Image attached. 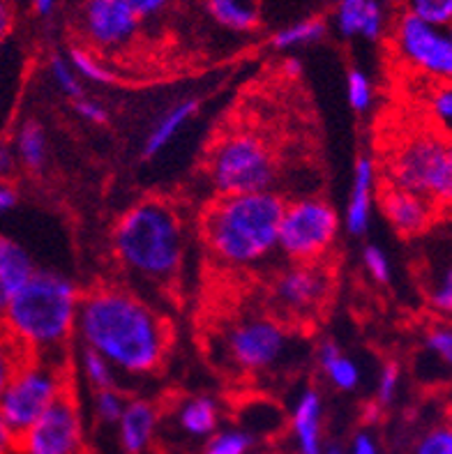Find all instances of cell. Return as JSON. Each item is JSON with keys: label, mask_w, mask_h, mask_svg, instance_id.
Instances as JSON below:
<instances>
[{"label": "cell", "mask_w": 452, "mask_h": 454, "mask_svg": "<svg viewBox=\"0 0 452 454\" xmlns=\"http://www.w3.org/2000/svg\"><path fill=\"white\" fill-rule=\"evenodd\" d=\"M76 334L81 346L130 376L155 374L171 346L169 321L141 295L118 284H102L81 294Z\"/></svg>", "instance_id": "obj_1"}, {"label": "cell", "mask_w": 452, "mask_h": 454, "mask_svg": "<svg viewBox=\"0 0 452 454\" xmlns=\"http://www.w3.org/2000/svg\"><path fill=\"white\" fill-rule=\"evenodd\" d=\"M111 247L118 265L132 279L171 286L185 261L183 219L169 201L144 199L115 219Z\"/></svg>", "instance_id": "obj_2"}, {"label": "cell", "mask_w": 452, "mask_h": 454, "mask_svg": "<svg viewBox=\"0 0 452 454\" xmlns=\"http://www.w3.org/2000/svg\"><path fill=\"white\" fill-rule=\"evenodd\" d=\"M79 302L81 291L69 277L35 270L0 317V328L26 356H65L76 334Z\"/></svg>", "instance_id": "obj_3"}, {"label": "cell", "mask_w": 452, "mask_h": 454, "mask_svg": "<svg viewBox=\"0 0 452 454\" xmlns=\"http://www.w3.org/2000/svg\"><path fill=\"white\" fill-rule=\"evenodd\" d=\"M287 201L277 192L218 196L203 217L206 247L219 263L247 268L277 252V231Z\"/></svg>", "instance_id": "obj_4"}, {"label": "cell", "mask_w": 452, "mask_h": 454, "mask_svg": "<svg viewBox=\"0 0 452 454\" xmlns=\"http://www.w3.org/2000/svg\"><path fill=\"white\" fill-rule=\"evenodd\" d=\"M69 390L67 356H26L0 395V415L19 436Z\"/></svg>", "instance_id": "obj_5"}, {"label": "cell", "mask_w": 452, "mask_h": 454, "mask_svg": "<svg viewBox=\"0 0 452 454\" xmlns=\"http://www.w3.org/2000/svg\"><path fill=\"white\" fill-rule=\"evenodd\" d=\"M395 187L423 196L439 210L452 199V150L443 134H416L397 145L390 161Z\"/></svg>", "instance_id": "obj_6"}, {"label": "cell", "mask_w": 452, "mask_h": 454, "mask_svg": "<svg viewBox=\"0 0 452 454\" xmlns=\"http://www.w3.org/2000/svg\"><path fill=\"white\" fill-rule=\"evenodd\" d=\"M208 178L218 196L268 192L277 178L275 157L254 134H231L212 148Z\"/></svg>", "instance_id": "obj_7"}, {"label": "cell", "mask_w": 452, "mask_h": 454, "mask_svg": "<svg viewBox=\"0 0 452 454\" xmlns=\"http://www.w3.org/2000/svg\"><path fill=\"white\" fill-rule=\"evenodd\" d=\"M337 210L323 199H296L284 206L277 231V249L293 263H316L330 254L339 236Z\"/></svg>", "instance_id": "obj_8"}, {"label": "cell", "mask_w": 452, "mask_h": 454, "mask_svg": "<svg viewBox=\"0 0 452 454\" xmlns=\"http://www.w3.org/2000/svg\"><path fill=\"white\" fill-rule=\"evenodd\" d=\"M291 344L289 330L268 317H247L224 334V353L229 363L250 374L282 367L291 356Z\"/></svg>", "instance_id": "obj_9"}, {"label": "cell", "mask_w": 452, "mask_h": 454, "mask_svg": "<svg viewBox=\"0 0 452 454\" xmlns=\"http://www.w3.org/2000/svg\"><path fill=\"white\" fill-rule=\"evenodd\" d=\"M393 46L401 63L424 79L446 83L452 76L450 30L401 12L393 30Z\"/></svg>", "instance_id": "obj_10"}, {"label": "cell", "mask_w": 452, "mask_h": 454, "mask_svg": "<svg viewBox=\"0 0 452 454\" xmlns=\"http://www.w3.org/2000/svg\"><path fill=\"white\" fill-rule=\"evenodd\" d=\"M86 429L75 390L44 411L17 436V454H79L83 452Z\"/></svg>", "instance_id": "obj_11"}, {"label": "cell", "mask_w": 452, "mask_h": 454, "mask_svg": "<svg viewBox=\"0 0 452 454\" xmlns=\"http://www.w3.org/2000/svg\"><path fill=\"white\" fill-rule=\"evenodd\" d=\"M76 30L81 44L99 56H109L132 46L141 30V19L125 0H83Z\"/></svg>", "instance_id": "obj_12"}, {"label": "cell", "mask_w": 452, "mask_h": 454, "mask_svg": "<svg viewBox=\"0 0 452 454\" xmlns=\"http://www.w3.org/2000/svg\"><path fill=\"white\" fill-rule=\"evenodd\" d=\"M332 288L330 272L321 261L293 263L273 284V300L284 314L293 318H307L319 314L326 305Z\"/></svg>", "instance_id": "obj_13"}, {"label": "cell", "mask_w": 452, "mask_h": 454, "mask_svg": "<svg viewBox=\"0 0 452 454\" xmlns=\"http://www.w3.org/2000/svg\"><path fill=\"white\" fill-rule=\"evenodd\" d=\"M381 210L400 236L416 238L430 229L439 207L432 206L423 196L390 184L381 194Z\"/></svg>", "instance_id": "obj_14"}, {"label": "cell", "mask_w": 452, "mask_h": 454, "mask_svg": "<svg viewBox=\"0 0 452 454\" xmlns=\"http://www.w3.org/2000/svg\"><path fill=\"white\" fill-rule=\"evenodd\" d=\"M335 28L342 37L377 42L388 28V14L381 0H337L332 14Z\"/></svg>", "instance_id": "obj_15"}, {"label": "cell", "mask_w": 452, "mask_h": 454, "mask_svg": "<svg viewBox=\"0 0 452 454\" xmlns=\"http://www.w3.org/2000/svg\"><path fill=\"white\" fill-rule=\"evenodd\" d=\"M374 192H377V164L369 155H361L353 164L349 201L344 210V226L351 236H365L369 229Z\"/></svg>", "instance_id": "obj_16"}, {"label": "cell", "mask_w": 452, "mask_h": 454, "mask_svg": "<svg viewBox=\"0 0 452 454\" xmlns=\"http://www.w3.org/2000/svg\"><path fill=\"white\" fill-rule=\"evenodd\" d=\"M115 427H118V443L123 452L144 454L153 445L160 427V411L148 399H127Z\"/></svg>", "instance_id": "obj_17"}, {"label": "cell", "mask_w": 452, "mask_h": 454, "mask_svg": "<svg viewBox=\"0 0 452 454\" xmlns=\"http://www.w3.org/2000/svg\"><path fill=\"white\" fill-rule=\"evenodd\" d=\"M291 434L298 454L323 452V399L314 387H305L293 403Z\"/></svg>", "instance_id": "obj_18"}, {"label": "cell", "mask_w": 452, "mask_h": 454, "mask_svg": "<svg viewBox=\"0 0 452 454\" xmlns=\"http://www.w3.org/2000/svg\"><path fill=\"white\" fill-rule=\"evenodd\" d=\"M37 270L30 252L14 238L0 233V317L5 314L12 298Z\"/></svg>", "instance_id": "obj_19"}, {"label": "cell", "mask_w": 452, "mask_h": 454, "mask_svg": "<svg viewBox=\"0 0 452 454\" xmlns=\"http://www.w3.org/2000/svg\"><path fill=\"white\" fill-rule=\"evenodd\" d=\"M222 406L212 395H194L187 397L176 409L178 429L189 438H208L219 429Z\"/></svg>", "instance_id": "obj_20"}, {"label": "cell", "mask_w": 452, "mask_h": 454, "mask_svg": "<svg viewBox=\"0 0 452 454\" xmlns=\"http://www.w3.org/2000/svg\"><path fill=\"white\" fill-rule=\"evenodd\" d=\"M196 111H199V99L196 98H187L171 104V106L160 115V121L155 122L153 129L148 132V137H146L144 141L146 160H153V157L160 155L162 150L171 144L178 134L183 132V127L194 118Z\"/></svg>", "instance_id": "obj_21"}, {"label": "cell", "mask_w": 452, "mask_h": 454, "mask_svg": "<svg viewBox=\"0 0 452 454\" xmlns=\"http://www.w3.org/2000/svg\"><path fill=\"white\" fill-rule=\"evenodd\" d=\"M206 10L231 33H252L261 26L264 0H206Z\"/></svg>", "instance_id": "obj_22"}, {"label": "cell", "mask_w": 452, "mask_h": 454, "mask_svg": "<svg viewBox=\"0 0 452 454\" xmlns=\"http://www.w3.org/2000/svg\"><path fill=\"white\" fill-rule=\"evenodd\" d=\"M316 360H319L321 372L326 374L332 387H337L342 392H351L361 386V367L339 348L337 341H321V346L316 348Z\"/></svg>", "instance_id": "obj_23"}, {"label": "cell", "mask_w": 452, "mask_h": 454, "mask_svg": "<svg viewBox=\"0 0 452 454\" xmlns=\"http://www.w3.org/2000/svg\"><path fill=\"white\" fill-rule=\"evenodd\" d=\"M14 153H17L19 167L30 173H40L49 161V137L40 121L28 118L19 125L14 134Z\"/></svg>", "instance_id": "obj_24"}, {"label": "cell", "mask_w": 452, "mask_h": 454, "mask_svg": "<svg viewBox=\"0 0 452 454\" xmlns=\"http://www.w3.org/2000/svg\"><path fill=\"white\" fill-rule=\"evenodd\" d=\"M328 35V21L321 17H305L298 21H291L287 26L275 30L273 35V49L275 51H296V49H303V46L316 44Z\"/></svg>", "instance_id": "obj_25"}, {"label": "cell", "mask_w": 452, "mask_h": 454, "mask_svg": "<svg viewBox=\"0 0 452 454\" xmlns=\"http://www.w3.org/2000/svg\"><path fill=\"white\" fill-rule=\"evenodd\" d=\"M65 56H67V60L72 63V67L76 69V74L81 76L83 83L88 81V83H98V86H109V83L115 81L114 69L104 63V58L99 56V53L91 51L88 46H69V51L65 53Z\"/></svg>", "instance_id": "obj_26"}, {"label": "cell", "mask_w": 452, "mask_h": 454, "mask_svg": "<svg viewBox=\"0 0 452 454\" xmlns=\"http://www.w3.org/2000/svg\"><path fill=\"white\" fill-rule=\"evenodd\" d=\"M254 434L241 427L218 429L212 436L206 438L203 454H250L254 448Z\"/></svg>", "instance_id": "obj_27"}, {"label": "cell", "mask_w": 452, "mask_h": 454, "mask_svg": "<svg viewBox=\"0 0 452 454\" xmlns=\"http://www.w3.org/2000/svg\"><path fill=\"white\" fill-rule=\"evenodd\" d=\"M49 74H52L53 86L58 88V92L65 95L69 102H75V99L86 95V83L76 74V69L72 67L65 53H52V58H49Z\"/></svg>", "instance_id": "obj_28"}, {"label": "cell", "mask_w": 452, "mask_h": 454, "mask_svg": "<svg viewBox=\"0 0 452 454\" xmlns=\"http://www.w3.org/2000/svg\"><path fill=\"white\" fill-rule=\"evenodd\" d=\"M81 376L92 390H104V387H115V369L111 367L109 360H104L99 353L91 351L86 346H81L79 357Z\"/></svg>", "instance_id": "obj_29"}, {"label": "cell", "mask_w": 452, "mask_h": 454, "mask_svg": "<svg viewBox=\"0 0 452 454\" xmlns=\"http://www.w3.org/2000/svg\"><path fill=\"white\" fill-rule=\"evenodd\" d=\"M125 395L118 387H104V390H92V415L95 420L107 427H115L121 420L123 409H125Z\"/></svg>", "instance_id": "obj_30"}, {"label": "cell", "mask_w": 452, "mask_h": 454, "mask_svg": "<svg viewBox=\"0 0 452 454\" xmlns=\"http://www.w3.org/2000/svg\"><path fill=\"white\" fill-rule=\"evenodd\" d=\"M404 12L413 14V17L423 19L434 26H450L452 21V0H401Z\"/></svg>", "instance_id": "obj_31"}, {"label": "cell", "mask_w": 452, "mask_h": 454, "mask_svg": "<svg viewBox=\"0 0 452 454\" xmlns=\"http://www.w3.org/2000/svg\"><path fill=\"white\" fill-rule=\"evenodd\" d=\"M346 99L349 106L355 114H367L374 104V86L372 79L362 72V69L353 67L346 74Z\"/></svg>", "instance_id": "obj_32"}, {"label": "cell", "mask_w": 452, "mask_h": 454, "mask_svg": "<svg viewBox=\"0 0 452 454\" xmlns=\"http://www.w3.org/2000/svg\"><path fill=\"white\" fill-rule=\"evenodd\" d=\"M424 351L434 357L443 369L452 364V330L448 323H436L424 334Z\"/></svg>", "instance_id": "obj_33"}, {"label": "cell", "mask_w": 452, "mask_h": 454, "mask_svg": "<svg viewBox=\"0 0 452 454\" xmlns=\"http://www.w3.org/2000/svg\"><path fill=\"white\" fill-rule=\"evenodd\" d=\"M23 360H26V353H23L21 346L12 340L5 330L0 328V395H3L5 386L10 383L12 374L17 372V367Z\"/></svg>", "instance_id": "obj_34"}, {"label": "cell", "mask_w": 452, "mask_h": 454, "mask_svg": "<svg viewBox=\"0 0 452 454\" xmlns=\"http://www.w3.org/2000/svg\"><path fill=\"white\" fill-rule=\"evenodd\" d=\"M427 302L439 317H448L452 311V270L450 265L441 268V272L432 279L427 291Z\"/></svg>", "instance_id": "obj_35"}, {"label": "cell", "mask_w": 452, "mask_h": 454, "mask_svg": "<svg viewBox=\"0 0 452 454\" xmlns=\"http://www.w3.org/2000/svg\"><path fill=\"white\" fill-rule=\"evenodd\" d=\"M401 369L397 363H385L377 380V406H393L400 395Z\"/></svg>", "instance_id": "obj_36"}, {"label": "cell", "mask_w": 452, "mask_h": 454, "mask_svg": "<svg viewBox=\"0 0 452 454\" xmlns=\"http://www.w3.org/2000/svg\"><path fill=\"white\" fill-rule=\"evenodd\" d=\"M362 265H365L367 275L372 277L377 284H388L390 275H393V268H390L388 254L378 245H367L362 249Z\"/></svg>", "instance_id": "obj_37"}, {"label": "cell", "mask_w": 452, "mask_h": 454, "mask_svg": "<svg viewBox=\"0 0 452 454\" xmlns=\"http://www.w3.org/2000/svg\"><path fill=\"white\" fill-rule=\"evenodd\" d=\"M413 454H452V429L441 425L424 434Z\"/></svg>", "instance_id": "obj_38"}, {"label": "cell", "mask_w": 452, "mask_h": 454, "mask_svg": "<svg viewBox=\"0 0 452 454\" xmlns=\"http://www.w3.org/2000/svg\"><path fill=\"white\" fill-rule=\"evenodd\" d=\"M72 106H75L76 115H79L81 121L88 122V125H107L109 122V109L102 102H98V99L88 98V95L75 99Z\"/></svg>", "instance_id": "obj_39"}, {"label": "cell", "mask_w": 452, "mask_h": 454, "mask_svg": "<svg viewBox=\"0 0 452 454\" xmlns=\"http://www.w3.org/2000/svg\"><path fill=\"white\" fill-rule=\"evenodd\" d=\"M430 106H432V115H434L436 121L441 122V125H450V121H452L450 86H446V83H439V86H436V90L430 95Z\"/></svg>", "instance_id": "obj_40"}, {"label": "cell", "mask_w": 452, "mask_h": 454, "mask_svg": "<svg viewBox=\"0 0 452 454\" xmlns=\"http://www.w3.org/2000/svg\"><path fill=\"white\" fill-rule=\"evenodd\" d=\"M125 3L132 7L134 14L144 21V19H157L160 14H164L176 0H125Z\"/></svg>", "instance_id": "obj_41"}, {"label": "cell", "mask_w": 452, "mask_h": 454, "mask_svg": "<svg viewBox=\"0 0 452 454\" xmlns=\"http://www.w3.org/2000/svg\"><path fill=\"white\" fill-rule=\"evenodd\" d=\"M19 160L10 141H0V183H10L19 171Z\"/></svg>", "instance_id": "obj_42"}, {"label": "cell", "mask_w": 452, "mask_h": 454, "mask_svg": "<svg viewBox=\"0 0 452 454\" xmlns=\"http://www.w3.org/2000/svg\"><path fill=\"white\" fill-rule=\"evenodd\" d=\"M344 454H381V452H378V443L374 441L372 434L362 432L351 441L349 450H344Z\"/></svg>", "instance_id": "obj_43"}, {"label": "cell", "mask_w": 452, "mask_h": 454, "mask_svg": "<svg viewBox=\"0 0 452 454\" xmlns=\"http://www.w3.org/2000/svg\"><path fill=\"white\" fill-rule=\"evenodd\" d=\"M14 28V10L10 0H0V46L5 44L7 37Z\"/></svg>", "instance_id": "obj_44"}, {"label": "cell", "mask_w": 452, "mask_h": 454, "mask_svg": "<svg viewBox=\"0 0 452 454\" xmlns=\"http://www.w3.org/2000/svg\"><path fill=\"white\" fill-rule=\"evenodd\" d=\"M19 203V192L14 184L0 183V217H5L7 213H12Z\"/></svg>", "instance_id": "obj_45"}, {"label": "cell", "mask_w": 452, "mask_h": 454, "mask_svg": "<svg viewBox=\"0 0 452 454\" xmlns=\"http://www.w3.org/2000/svg\"><path fill=\"white\" fill-rule=\"evenodd\" d=\"M0 454H17V434L12 432L0 415Z\"/></svg>", "instance_id": "obj_46"}, {"label": "cell", "mask_w": 452, "mask_h": 454, "mask_svg": "<svg viewBox=\"0 0 452 454\" xmlns=\"http://www.w3.org/2000/svg\"><path fill=\"white\" fill-rule=\"evenodd\" d=\"M58 5H60V0H33V10L37 17L49 19L56 14Z\"/></svg>", "instance_id": "obj_47"}, {"label": "cell", "mask_w": 452, "mask_h": 454, "mask_svg": "<svg viewBox=\"0 0 452 454\" xmlns=\"http://www.w3.org/2000/svg\"><path fill=\"white\" fill-rule=\"evenodd\" d=\"M284 74H287L289 79H298V76L303 74V63H300L298 58H287V63H284Z\"/></svg>", "instance_id": "obj_48"}, {"label": "cell", "mask_w": 452, "mask_h": 454, "mask_svg": "<svg viewBox=\"0 0 452 454\" xmlns=\"http://www.w3.org/2000/svg\"><path fill=\"white\" fill-rule=\"evenodd\" d=\"M321 454H344V448H339V445H323V452Z\"/></svg>", "instance_id": "obj_49"}, {"label": "cell", "mask_w": 452, "mask_h": 454, "mask_svg": "<svg viewBox=\"0 0 452 454\" xmlns=\"http://www.w3.org/2000/svg\"><path fill=\"white\" fill-rule=\"evenodd\" d=\"M79 454H86V452H79Z\"/></svg>", "instance_id": "obj_50"}]
</instances>
